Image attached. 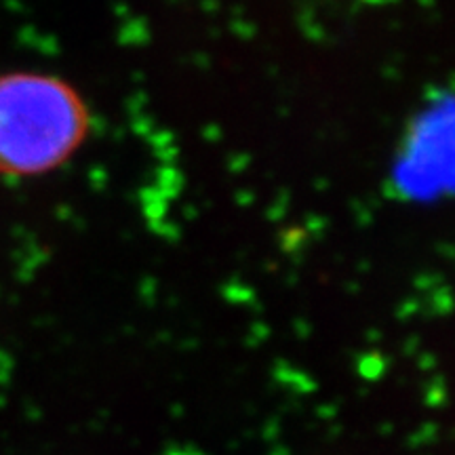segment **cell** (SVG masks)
I'll list each match as a JSON object with an SVG mask.
<instances>
[{
	"label": "cell",
	"mask_w": 455,
	"mask_h": 455,
	"mask_svg": "<svg viewBox=\"0 0 455 455\" xmlns=\"http://www.w3.org/2000/svg\"><path fill=\"white\" fill-rule=\"evenodd\" d=\"M91 116L81 93L53 74L0 76V175L36 177L64 167L85 144Z\"/></svg>",
	"instance_id": "cell-1"
}]
</instances>
